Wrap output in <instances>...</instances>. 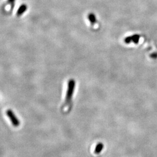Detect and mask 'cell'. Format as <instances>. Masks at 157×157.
<instances>
[{
    "label": "cell",
    "mask_w": 157,
    "mask_h": 157,
    "mask_svg": "<svg viewBox=\"0 0 157 157\" xmlns=\"http://www.w3.org/2000/svg\"><path fill=\"white\" fill-rule=\"evenodd\" d=\"M75 84L76 83L74 79L69 80L67 85V90L66 94L65 101L64 103V106L65 107H70L72 105V100L75 91Z\"/></svg>",
    "instance_id": "obj_1"
},
{
    "label": "cell",
    "mask_w": 157,
    "mask_h": 157,
    "mask_svg": "<svg viewBox=\"0 0 157 157\" xmlns=\"http://www.w3.org/2000/svg\"><path fill=\"white\" fill-rule=\"evenodd\" d=\"M140 40V36L139 34H134L128 37H126L125 39V42L126 44H130L131 42H133L134 44L138 43Z\"/></svg>",
    "instance_id": "obj_3"
},
{
    "label": "cell",
    "mask_w": 157,
    "mask_h": 157,
    "mask_svg": "<svg viewBox=\"0 0 157 157\" xmlns=\"http://www.w3.org/2000/svg\"><path fill=\"white\" fill-rule=\"evenodd\" d=\"M27 8V5L26 4H22L18 10L17 15L18 16H21L25 12H26Z\"/></svg>",
    "instance_id": "obj_4"
},
{
    "label": "cell",
    "mask_w": 157,
    "mask_h": 157,
    "mask_svg": "<svg viewBox=\"0 0 157 157\" xmlns=\"http://www.w3.org/2000/svg\"><path fill=\"white\" fill-rule=\"evenodd\" d=\"M103 148H104V144H103L102 143H98L97 145H96L95 150H94L95 154H100L101 152V151L103 150Z\"/></svg>",
    "instance_id": "obj_5"
},
{
    "label": "cell",
    "mask_w": 157,
    "mask_h": 157,
    "mask_svg": "<svg viewBox=\"0 0 157 157\" xmlns=\"http://www.w3.org/2000/svg\"><path fill=\"white\" fill-rule=\"evenodd\" d=\"M88 19H89V21H90V22L91 23L92 25H94V24H95L96 23V22H97L96 17H95V15H94L92 13L89 14Z\"/></svg>",
    "instance_id": "obj_6"
},
{
    "label": "cell",
    "mask_w": 157,
    "mask_h": 157,
    "mask_svg": "<svg viewBox=\"0 0 157 157\" xmlns=\"http://www.w3.org/2000/svg\"><path fill=\"white\" fill-rule=\"evenodd\" d=\"M7 115L10 118V119L11 121L12 124L15 127H18L20 125V122L18 120V119L16 117V116L15 115L13 111L12 110L8 109L7 111Z\"/></svg>",
    "instance_id": "obj_2"
},
{
    "label": "cell",
    "mask_w": 157,
    "mask_h": 157,
    "mask_svg": "<svg viewBox=\"0 0 157 157\" xmlns=\"http://www.w3.org/2000/svg\"><path fill=\"white\" fill-rule=\"evenodd\" d=\"M15 0H8V2L10 3V4H12L14 2Z\"/></svg>",
    "instance_id": "obj_7"
}]
</instances>
